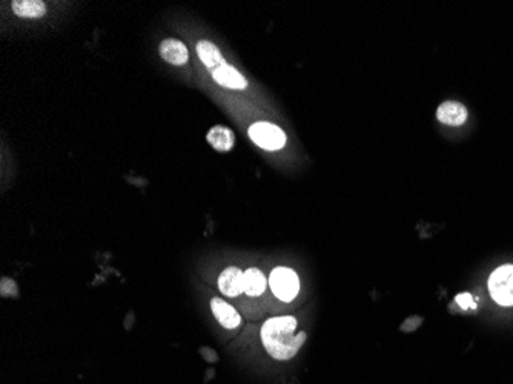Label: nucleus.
<instances>
[{
  "mask_svg": "<svg viewBox=\"0 0 513 384\" xmlns=\"http://www.w3.org/2000/svg\"><path fill=\"white\" fill-rule=\"evenodd\" d=\"M261 341L275 360H291L306 341L305 332H296V320L291 315L274 316L261 327Z\"/></svg>",
  "mask_w": 513,
  "mask_h": 384,
  "instance_id": "1",
  "label": "nucleus"
},
{
  "mask_svg": "<svg viewBox=\"0 0 513 384\" xmlns=\"http://www.w3.org/2000/svg\"><path fill=\"white\" fill-rule=\"evenodd\" d=\"M269 287L281 301H292L300 291V280L292 269L279 266L269 275Z\"/></svg>",
  "mask_w": 513,
  "mask_h": 384,
  "instance_id": "2",
  "label": "nucleus"
},
{
  "mask_svg": "<svg viewBox=\"0 0 513 384\" xmlns=\"http://www.w3.org/2000/svg\"><path fill=\"white\" fill-rule=\"evenodd\" d=\"M249 137L256 146L266 151H279L286 145V134L280 126L268 122H256L249 128Z\"/></svg>",
  "mask_w": 513,
  "mask_h": 384,
  "instance_id": "3",
  "label": "nucleus"
},
{
  "mask_svg": "<svg viewBox=\"0 0 513 384\" xmlns=\"http://www.w3.org/2000/svg\"><path fill=\"white\" fill-rule=\"evenodd\" d=\"M492 299L501 306H513V265L498 267L489 279Z\"/></svg>",
  "mask_w": 513,
  "mask_h": 384,
  "instance_id": "4",
  "label": "nucleus"
},
{
  "mask_svg": "<svg viewBox=\"0 0 513 384\" xmlns=\"http://www.w3.org/2000/svg\"><path fill=\"white\" fill-rule=\"evenodd\" d=\"M219 289L228 297H237L241 292H245L243 272L240 269L235 266L225 269L219 277Z\"/></svg>",
  "mask_w": 513,
  "mask_h": 384,
  "instance_id": "5",
  "label": "nucleus"
},
{
  "mask_svg": "<svg viewBox=\"0 0 513 384\" xmlns=\"http://www.w3.org/2000/svg\"><path fill=\"white\" fill-rule=\"evenodd\" d=\"M160 56L163 57L168 63L181 66L188 62L189 52L186 45L177 39H166L160 43Z\"/></svg>",
  "mask_w": 513,
  "mask_h": 384,
  "instance_id": "6",
  "label": "nucleus"
},
{
  "mask_svg": "<svg viewBox=\"0 0 513 384\" xmlns=\"http://www.w3.org/2000/svg\"><path fill=\"white\" fill-rule=\"evenodd\" d=\"M436 119L443 125L460 126L467 120V110H465L464 105L458 102H444L436 110Z\"/></svg>",
  "mask_w": 513,
  "mask_h": 384,
  "instance_id": "7",
  "label": "nucleus"
},
{
  "mask_svg": "<svg viewBox=\"0 0 513 384\" xmlns=\"http://www.w3.org/2000/svg\"><path fill=\"white\" fill-rule=\"evenodd\" d=\"M212 77L220 86L229 88V90H245L248 86L246 79L234 66L228 63L221 65L217 70L212 71Z\"/></svg>",
  "mask_w": 513,
  "mask_h": 384,
  "instance_id": "8",
  "label": "nucleus"
},
{
  "mask_svg": "<svg viewBox=\"0 0 513 384\" xmlns=\"http://www.w3.org/2000/svg\"><path fill=\"white\" fill-rule=\"evenodd\" d=\"M211 309L214 312V316L219 320V323L223 327H226V329L239 327L240 321H241L240 315L231 305H228L226 301H223L220 299H212Z\"/></svg>",
  "mask_w": 513,
  "mask_h": 384,
  "instance_id": "9",
  "label": "nucleus"
},
{
  "mask_svg": "<svg viewBox=\"0 0 513 384\" xmlns=\"http://www.w3.org/2000/svg\"><path fill=\"white\" fill-rule=\"evenodd\" d=\"M206 140L212 145L214 150H217L219 152H228L232 150L235 136L229 128L217 125L211 128V131H209L206 136Z\"/></svg>",
  "mask_w": 513,
  "mask_h": 384,
  "instance_id": "10",
  "label": "nucleus"
},
{
  "mask_svg": "<svg viewBox=\"0 0 513 384\" xmlns=\"http://www.w3.org/2000/svg\"><path fill=\"white\" fill-rule=\"evenodd\" d=\"M197 54L203 65L211 71H215L219 66L226 63L220 50L212 42H209V40H200L197 43Z\"/></svg>",
  "mask_w": 513,
  "mask_h": 384,
  "instance_id": "11",
  "label": "nucleus"
},
{
  "mask_svg": "<svg viewBox=\"0 0 513 384\" xmlns=\"http://www.w3.org/2000/svg\"><path fill=\"white\" fill-rule=\"evenodd\" d=\"M243 283H245V294L249 297H259L268 287V280L260 269L249 267L243 272Z\"/></svg>",
  "mask_w": 513,
  "mask_h": 384,
  "instance_id": "12",
  "label": "nucleus"
},
{
  "mask_svg": "<svg viewBox=\"0 0 513 384\" xmlns=\"http://www.w3.org/2000/svg\"><path fill=\"white\" fill-rule=\"evenodd\" d=\"M11 8L16 16L22 19H40L46 12V5L40 0H14Z\"/></svg>",
  "mask_w": 513,
  "mask_h": 384,
  "instance_id": "13",
  "label": "nucleus"
},
{
  "mask_svg": "<svg viewBox=\"0 0 513 384\" xmlns=\"http://www.w3.org/2000/svg\"><path fill=\"white\" fill-rule=\"evenodd\" d=\"M456 303L463 309H476V303L470 294H460L456 297Z\"/></svg>",
  "mask_w": 513,
  "mask_h": 384,
  "instance_id": "14",
  "label": "nucleus"
},
{
  "mask_svg": "<svg viewBox=\"0 0 513 384\" xmlns=\"http://www.w3.org/2000/svg\"><path fill=\"white\" fill-rule=\"evenodd\" d=\"M420 323H421L420 316H410V319L404 321V325L401 326V329H404V331H412V329L420 326Z\"/></svg>",
  "mask_w": 513,
  "mask_h": 384,
  "instance_id": "15",
  "label": "nucleus"
}]
</instances>
